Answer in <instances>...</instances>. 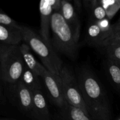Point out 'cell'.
Segmentation results:
<instances>
[{
	"instance_id": "cell-1",
	"label": "cell",
	"mask_w": 120,
	"mask_h": 120,
	"mask_svg": "<svg viewBox=\"0 0 120 120\" xmlns=\"http://www.w3.org/2000/svg\"><path fill=\"white\" fill-rule=\"evenodd\" d=\"M76 78L89 116L96 120H110L112 110L104 86L89 65L79 67Z\"/></svg>"
},
{
	"instance_id": "cell-2",
	"label": "cell",
	"mask_w": 120,
	"mask_h": 120,
	"mask_svg": "<svg viewBox=\"0 0 120 120\" xmlns=\"http://www.w3.org/2000/svg\"><path fill=\"white\" fill-rule=\"evenodd\" d=\"M50 29L52 45L56 53L70 59L75 60L79 49L80 32L76 30L65 21L59 12H54L52 16Z\"/></svg>"
},
{
	"instance_id": "cell-3",
	"label": "cell",
	"mask_w": 120,
	"mask_h": 120,
	"mask_svg": "<svg viewBox=\"0 0 120 120\" xmlns=\"http://www.w3.org/2000/svg\"><path fill=\"white\" fill-rule=\"evenodd\" d=\"M22 35L23 42L36 53L45 68L53 75L60 76L63 64L52 45L29 27L22 25Z\"/></svg>"
},
{
	"instance_id": "cell-4",
	"label": "cell",
	"mask_w": 120,
	"mask_h": 120,
	"mask_svg": "<svg viewBox=\"0 0 120 120\" xmlns=\"http://www.w3.org/2000/svg\"><path fill=\"white\" fill-rule=\"evenodd\" d=\"M25 64L20 46L0 44V75L4 84L18 82L23 73Z\"/></svg>"
},
{
	"instance_id": "cell-5",
	"label": "cell",
	"mask_w": 120,
	"mask_h": 120,
	"mask_svg": "<svg viewBox=\"0 0 120 120\" xmlns=\"http://www.w3.org/2000/svg\"><path fill=\"white\" fill-rule=\"evenodd\" d=\"M60 77L64 98L68 104L79 108L89 116L77 78L72 70L66 65H63L60 73Z\"/></svg>"
},
{
	"instance_id": "cell-6",
	"label": "cell",
	"mask_w": 120,
	"mask_h": 120,
	"mask_svg": "<svg viewBox=\"0 0 120 120\" xmlns=\"http://www.w3.org/2000/svg\"><path fill=\"white\" fill-rule=\"evenodd\" d=\"M5 84L7 96L11 101L26 116L32 118V92L19 80L12 84Z\"/></svg>"
},
{
	"instance_id": "cell-7",
	"label": "cell",
	"mask_w": 120,
	"mask_h": 120,
	"mask_svg": "<svg viewBox=\"0 0 120 120\" xmlns=\"http://www.w3.org/2000/svg\"><path fill=\"white\" fill-rule=\"evenodd\" d=\"M41 77L49 98L59 110L62 116L66 111L69 104L64 98L60 77L52 74L47 69L43 71Z\"/></svg>"
},
{
	"instance_id": "cell-8",
	"label": "cell",
	"mask_w": 120,
	"mask_h": 120,
	"mask_svg": "<svg viewBox=\"0 0 120 120\" xmlns=\"http://www.w3.org/2000/svg\"><path fill=\"white\" fill-rule=\"evenodd\" d=\"M39 12L41 16L40 35L46 42L52 45L50 36V23L52 16L54 12L49 0H42L39 3Z\"/></svg>"
},
{
	"instance_id": "cell-9",
	"label": "cell",
	"mask_w": 120,
	"mask_h": 120,
	"mask_svg": "<svg viewBox=\"0 0 120 120\" xmlns=\"http://www.w3.org/2000/svg\"><path fill=\"white\" fill-rule=\"evenodd\" d=\"M32 119L34 120H52L48 104L42 90L32 92Z\"/></svg>"
},
{
	"instance_id": "cell-10",
	"label": "cell",
	"mask_w": 120,
	"mask_h": 120,
	"mask_svg": "<svg viewBox=\"0 0 120 120\" xmlns=\"http://www.w3.org/2000/svg\"><path fill=\"white\" fill-rule=\"evenodd\" d=\"M20 50L25 66L35 74L41 77L46 70L44 66L39 63L32 53L30 47L26 43H23L20 45Z\"/></svg>"
},
{
	"instance_id": "cell-11",
	"label": "cell",
	"mask_w": 120,
	"mask_h": 120,
	"mask_svg": "<svg viewBox=\"0 0 120 120\" xmlns=\"http://www.w3.org/2000/svg\"><path fill=\"white\" fill-rule=\"evenodd\" d=\"M59 12L68 23L76 30L80 32V22L73 4L69 1L62 0L61 8Z\"/></svg>"
},
{
	"instance_id": "cell-12",
	"label": "cell",
	"mask_w": 120,
	"mask_h": 120,
	"mask_svg": "<svg viewBox=\"0 0 120 120\" xmlns=\"http://www.w3.org/2000/svg\"><path fill=\"white\" fill-rule=\"evenodd\" d=\"M0 41L4 44L20 46L21 42H23L22 30L10 29L0 25Z\"/></svg>"
},
{
	"instance_id": "cell-13",
	"label": "cell",
	"mask_w": 120,
	"mask_h": 120,
	"mask_svg": "<svg viewBox=\"0 0 120 120\" xmlns=\"http://www.w3.org/2000/svg\"><path fill=\"white\" fill-rule=\"evenodd\" d=\"M104 69L109 82L120 93V65L107 59L104 62Z\"/></svg>"
},
{
	"instance_id": "cell-14",
	"label": "cell",
	"mask_w": 120,
	"mask_h": 120,
	"mask_svg": "<svg viewBox=\"0 0 120 120\" xmlns=\"http://www.w3.org/2000/svg\"><path fill=\"white\" fill-rule=\"evenodd\" d=\"M86 41L90 45L101 48L104 38L99 26L95 21L89 19Z\"/></svg>"
},
{
	"instance_id": "cell-15",
	"label": "cell",
	"mask_w": 120,
	"mask_h": 120,
	"mask_svg": "<svg viewBox=\"0 0 120 120\" xmlns=\"http://www.w3.org/2000/svg\"><path fill=\"white\" fill-rule=\"evenodd\" d=\"M19 81H21L32 92L36 90H42V85L40 82L39 76L33 72L26 66Z\"/></svg>"
},
{
	"instance_id": "cell-16",
	"label": "cell",
	"mask_w": 120,
	"mask_h": 120,
	"mask_svg": "<svg viewBox=\"0 0 120 120\" xmlns=\"http://www.w3.org/2000/svg\"><path fill=\"white\" fill-rule=\"evenodd\" d=\"M62 120H96L79 108L68 105V109L61 116Z\"/></svg>"
},
{
	"instance_id": "cell-17",
	"label": "cell",
	"mask_w": 120,
	"mask_h": 120,
	"mask_svg": "<svg viewBox=\"0 0 120 120\" xmlns=\"http://www.w3.org/2000/svg\"><path fill=\"white\" fill-rule=\"evenodd\" d=\"M99 3L104 9L110 21L120 9V0H99Z\"/></svg>"
},
{
	"instance_id": "cell-18",
	"label": "cell",
	"mask_w": 120,
	"mask_h": 120,
	"mask_svg": "<svg viewBox=\"0 0 120 120\" xmlns=\"http://www.w3.org/2000/svg\"><path fill=\"white\" fill-rule=\"evenodd\" d=\"M91 9L89 19L94 21H99L106 18L107 15L105 10L100 4L99 0H90Z\"/></svg>"
},
{
	"instance_id": "cell-19",
	"label": "cell",
	"mask_w": 120,
	"mask_h": 120,
	"mask_svg": "<svg viewBox=\"0 0 120 120\" xmlns=\"http://www.w3.org/2000/svg\"><path fill=\"white\" fill-rule=\"evenodd\" d=\"M101 49H103L107 59L111 60L120 65V45H109L103 47Z\"/></svg>"
},
{
	"instance_id": "cell-20",
	"label": "cell",
	"mask_w": 120,
	"mask_h": 120,
	"mask_svg": "<svg viewBox=\"0 0 120 120\" xmlns=\"http://www.w3.org/2000/svg\"><path fill=\"white\" fill-rule=\"evenodd\" d=\"M0 25L10 29L22 30V25H19L15 20L2 11L0 12Z\"/></svg>"
},
{
	"instance_id": "cell-21",
	"label": "cell",
	"mask_w": 120,
	"mask_h": 120,
	"mask_svg": "<svg viewBox=\"0 0 120 120\" xmlns=\"http://www.w3.org/2000/svg\"><path fill=\"white\" fill-rule=\"evenodd\" d=\"M99 26L104 40L107 38L112 32V25L111 24L110 21L106 18L99 21H95Z\"/></svg>"
},
{
	"instance_id": "cell-22",
	"label": "cell",
	"mask_w": 120,
	"mask_h": 120,
	"mask_svg": "<svg viewBox=\"0 0 120 120\" xmlns=\"http://www.w3.org/2000/svg\"><path fill=\"white\" fill-rule=\"evenodd\" d=\"M113 45H120V32H112L107 38L104 40L101 48L106 46Z\"/></svg>"
},
{
	"instance_id": "cell-23",
	"label": "cell",
	"mask_w": 120,
	"mask_h": 120,
	"mask_svg": "<svg viewBox=\"0 0 120 120\" xmlns=\"http://www.w3.org/2000/svg\"><path fill=\"white\" fill-rule=\"evenodd\" d=\"M49 1L53 11L59 12L61 8L62 0H49Z\"/></svg>"
},
{
	"instance_id": "cell-24",
	"label": "cell",
	"mask_w": 120,
	"mask_h": 120,
	"mask_svg": "<svg viewBox=\"0 0 120 120\" xmlns=\"http://www.w3.org/2000/svg\"><path fill=\"white\" fill-rule=\"evenodd\" d=\"M73 6L77 14H81L82 11V7H83V1L80 0H75L73 2Z\"/></svg>"
},
{
	"instance_id": "cell-25",
	"label": "cell",
	"mask_w": 120,
	"mask_h": 120,
	"mask_svg": "<svg viewBox=\"0 0 120 120\" xmlns=\"http://www.w3.org/2000/svg\"><path fill=\"white\" fill-rule=\"evenodd\" d=\"M120 32V19L118 20V22L112 25V32Z\"/></svg>"
},
{
	"instance_id": "cell-26",
	"label": "cell",
	"mask_w": 120,
	"mask_h": 120,
	"mask_svg": "<svg viewBox=\"0 0 120 120\" xmlns=\"http://www.w3.org/2000/svg\"><path fill=\"white\" fill-rule=\"evenodd\" d=\"M1 120H16L10 119V118H1Z\"/></svg>"
},
{
	"instance_id": "cell-27",
	"label": "cell",
	"mask_w": 120,
	"mask_h": 120,
	"mask_svg": "<svg viewBox=\"0 0 120 120\" xmlns=\"http://www.w3.org/2000/svg\"><path fill=\"white\" fill-rule=\"evenodd\" d=\"M116 120H120V117H118V118H117Z\"/></svg>"
},
{
	"instance_id": "cell-28",
	"label": "cell",
	"mask_w": 120,
	"mask_h": 120,
	"mask_svg": "<svg viewBox=\"0 0 120 120\" xmlns=\"http://www.w3.org/2000/svg\"></svg>"
}]
</instances>
